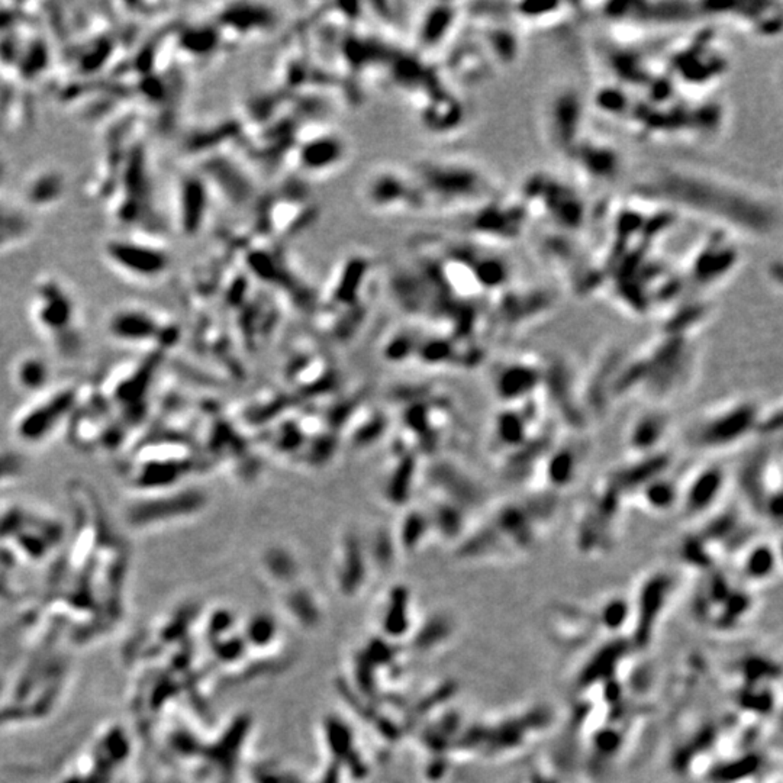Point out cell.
<instances>
[{
    "label": "cell",
    "mask_w": 783,
    "mask_h": 783,
    "mask_svg": "<svg viewBox=\"0 0 783 783\" xmlns=\"http://www.w3.org/2000/svg\"><path fill=\"white\" fill-rule=\"evenodd\" d=\"M638 500L643 507L652 512H669L674 505H679L681 487L670 480L657 479L647 483L646 487L637 489Z\"/></svg>",
    "instance_id": "30bf717a"
},
{
    "label": "cell",
    "mask_w": 783,
    "mask_h": 783,
    "mask_svg": "<svg viewBox=\"0 0 783 783\" xmlns=\"http://www.w3.org/2000/svg\"><path fill=\"white\" fill-rule=\"evenodd\" d=\"M16 382L22 389L38 390L47 380V367L40 359H23L16 364Z\"/></svg>",
    "instance_id": "7c38bea8"
},
{
    "label": "cell",
    "mask_w": 783,
    "mask_h": 783,
    "mask_svg": "<svg viewBox=\"0 0 783 783\" xmlns=\"http://www.w3.org/2000/svg\"><path fill=\"white\" fill-rule=\"evenodd\" d=\"M756 405L737 401L724 405L701 418L689 430L691 440L701 448H724L734 446L750 436L757 428Z\"/></svg>",
    "instance_id": "7a4b0ae2"
},
{
    "label": "cell",
    "mask_w": 783,
    "mask_h": 783,
    "mask_svg": "<svg viewBox=\"0 0 783 783\" xmlns=\"http://www.w3.org/2000/svg\"><path fill=\"white\" fill-rule=\"evenodd\" d=\"M363 199L377 212H405L422 206L411 170L376 168L364 180Z\"/></svg>",
    "instance_id": "3957f363"
},
{
    "label": "cell",
    "mask_w": 783,
    "mask_h": 783,
    "mask_svg": "<svg viewBox=\"0 0 783 783\" xmlns=\"http://www.w3.org/2000/svg\"><path fill=\"white\" fill-rule=\"evenodd\" d=\"M106 261L132 280H157L168 267L167 253L160 247L135 238H115L103 248Z\"/></svg>",
    "instance_id": "277c9868"
},
{
    "label": "cell",
    "mask_w": 783,
    "mask_h": 783,
    "mask_svg": "<svg viewBox=\"0 0 783 783\" xmlns=\"http://www.w3.org/2000/svg\"><path fill=\"white\" fill-rule=\"evenodd\" d=\"M109 333L121 342H142L158 334L153 316L139 309H121L115 312L109 319Z\"/></svg>",
    "instance_id": "8992f818"
},
{
    "label": "cell",
    "mask_w": 783,
    "mask_h": 783,
    "mask_svg": "<svg viewBox=\"0 0 783 783\" xmlns=\"http://www.w3.org/2000/svg\"><path fill=\"white\" fill-rule=\"evenodd\" d=\"M33 323L60 352L75 351L79 342L77 305L57 283H43L32 302Z\"/></svg>",
    "instance_id": "6da1fadb"
},
{
    "label": "cell",
    "mask_w": 783,
    "mask_h": 783,
    "mask_svg": "<svg viewBox=\"0 0 783 783\" xmlns=\"http://www.w3.org/2000/svg\"><path fill=\"white\" fill-rule=\"evenodd\" d=\"M539 382L540 372H537V367L517 362L502 370L500 380H497V389H500V394L504 399H518L529 394Z\"/></svg>",
    "instance_id": "ba28073f"
},
{
    "label": "cell",
    "mask_w": 783,
    "mask_h": 783,
    "mask_svg": "<svg viewBox=\"0 0 783 783\" xmlns=\"http://www.w3.org/2000/svg\"><path fill=\"white\" fill-rule=\"evenodd\" d=\"M772 546L773 544L770 543H759L749 546V549L745 550L741 571L750 580L763 582L773 576L777 554Z\"/></svg>",
    "instance_id": "9c48e42d"
},
{
    "label": "cell",
    "mask_w": 783,
    "mask_h": 783,
    "mask_svg": "<svg viewBox=\"0 0 783 783\" xmlns=\"http://www.w3.org/2000/svg\"><path fill=\"white\" fill-rule=\"evenodd\" d=\"M669 419L657 412L639 416L628 433V444L634 453H652L666 437Z\"/></svg>",
    "instance_id": "52a82bcc"
},
{
    "label": "cell",
    "mask_w": 783,
    "mask_h": 783,
    "mask_svg": "<svg viewBox=\"0 0 783 783\" xmlns=\"http://www.w3.org/2000/svg\"><path fill=\"white\" fill-rule=\"evenodd\" d=\"M580 460L573 448H561L554 451L546 465V477L554 487L566 486L575 480Z\"/></svg>",
    "instance_id": "8fae6325"
},
{
    "label": "cell",
    "mask_w": 783,
    "mask_h": 783,
    "mask_svg": "<svg viewBox=\"0 0 783 783\" xmlns=\"http://www.w3.org/2000/svg\"><path fill=\"white\" fill-rule=\"evenodd\" d=\"M725 486L727 475L721 468H703L681 487L679 507L688 517H701L717 505Z\"/></svg>",
    "instance_id": "5b68a950"
}]
</instances>
